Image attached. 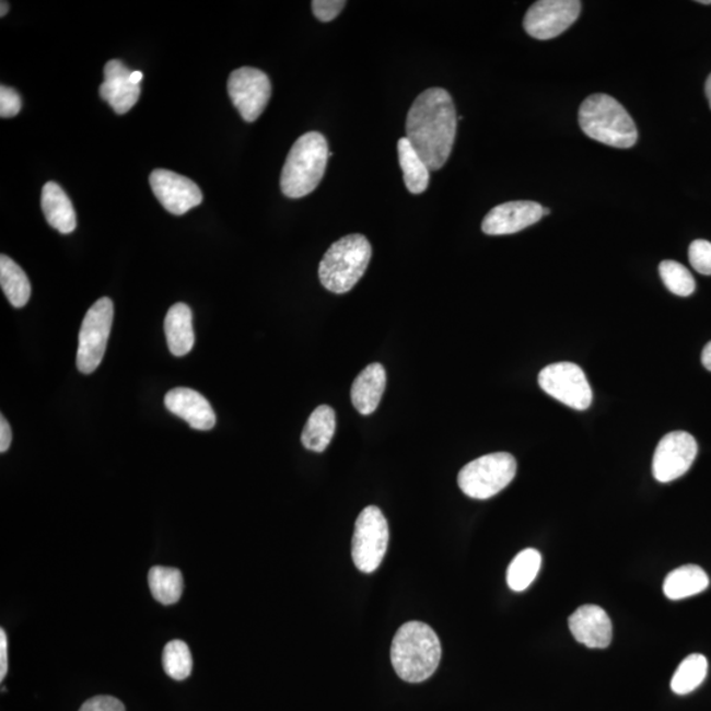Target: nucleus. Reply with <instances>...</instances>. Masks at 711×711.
I'll return each instance as SVG.
<instances>
[{"mask_svg":"<svg viewBox=\"0 0 711 711\" xmlns=\"http://www.w3.org/2000/svg\"><path fill=\"white\" fill-rule=\"evenodd\" d=\"M152 596L163 605L178 603L184 592V576L177 568L153 567L150 571Z\"/></svg>","mask_w":711,"mask_h":711,"instance_id":"393cba45","label":"nucleus"},{"mask_svg":"<svg viewBox=\"0 0 711 711\" xmlns=\"http://www.w3.org/2000/svg\"><path fill=\"white\" fill-rule=\"evenodd\" d=\"M386 371L378 363L368 365L353 381L351 399L361 416H371L377 410L386 389Z\"/></svg>","mask_w":711,"mask_h":711,"instance_id":"a211bd4d","label":"nucleus"},{"mask_svg":"<svg viewBox=\"0 0 711 711\" xmlns=\"http://www.w3.org/2000/svg\"><path fill=\"white\" fill-rule=\"evenodd\" d=\"M165 406L174 416L189 423L194 430L210 431L217 423V416L209 400L189 387H176L167 393Z\"/></svg>","mask_w":711,"mask_h":711,"instance_id":"dca6fc26","label":"nucleus"},{"mask_svg":"<svg viewBox=\"0 0 711 711\" xmlns=\"http://www.w3.org/2000/svg\"><path fill=\"white\" fill-rule=\"evenodd\" d=\"M163 665L166 675L174 680L183 681L193 671V657L189 645L183 640H172L165 645Z\"/></svg>","mask_w":711,"mask_h":711,"instance_id":"cd10ccee","label":"nucleus"},{"mask_svg":"<svg viewBox=\"0 0 711 711\" xmlns=\"http://www.w3.org/2000/svg\"><path fill=\"white\" fill-rule=\"evenodd\" d=\"M569 629L579 643L590 649L609 648L613 639L610 617L603 607L585 605L569 617Z\"/></svg>","mask_w":711,"mask_h":711,"instance_id":"2eb2a0df","label":"nucleus"},{"mask_svg":"<svg viewBox=\"0 0 711 711\" xmlns=\"http://www.w3.org/2000/svg\"><path fill=\"white\" fill-rule=\"evenodd\" d=\"M543 212H545V215H549V212H551V211H549L548 209H545V210H543Z\"/></svg>","mask_w":711,"mask_h":711,"instance_id":"a19ab883","label":"nucleus"},{"mask_svg":"<svg viewBox=\"0 0 711 711\" xmlns=\"http://www.w3.org/2000/svg\"><path fill=\"white\" fill-rule=\"evenodd\" d=\"M132 71L119 60H112L105 67V82L100 94L116 114H127L140 98L141 88L133 85Z\"/></svg>","mask_w":711,"mask_h":711,"instance_id":"f3484780","label":"nucleus"},{"mask_svg":"<svg viewBox=\"0 0 711 711\" xmlns=\"http://www.w3.org/2000/svg\"><path fill=\"white\" fill-rule=\"evenodd\" d=\"M541 555L534 548L515 556L508 569V585L514 592L526 591L534 583L540 571Z\"/></svg>","mask_w":711,"mask_h":711,"instance_id":"bb28decb","label":"nucleus"},{"mask_svg":"<svg viewBox=\"0 0 711 711\" xmlns=\"http://www.w3.org/2000/svg\"><path fill=\"white\" fill-rule=\"evenodd\" d=\"M9 643L5 631L0 630V680H4L9 672Z\"/></svg>","mask_w":711,"mask_h":711,"instance_id":"72a5a7b5","label":"nucleus"},{"mask_svg":"<svg viewBox=\"0 0 711 711\" xmlns=\"http://www.w3.org/2000/svg\"><path fill=\"white\" fill-rule=\"evenodd\" d=\"M698 452L696 439L685 431L665 435L657 444L652 471L658 482L677 480L693 465Z\"/></svg>","mask_w":711,"mask_h":711,"instance_id":"f8f14e48","label":"nucleus"},{"mask_svg":"<svg viewBox=\"0 0 711 711\" xmlns=\"http://www.w3.org/2000/svg\"><path fill=\"white\" fill-rule=\"evenodd\" d=\"M704 93H707L708 100H709V105L711 108V74L709 75V79L707 81V85H704Z\"/></svg>","mask_w":711,"mask_h":711,"instance_id":"4c0bfd02","label":"nucleus"},{"mask_svg":"<svg viewBox=\"0 0 711 711\" xmlns=\"http://www.w3.org/2000/svg\"><path fill=\"white\" fill-rule=\"evenodd\" d=\"M0 284L11 305L22 308L31 299V283L27 275L9 256H0Z\"/></svg>","mask_w":711,"mask_h":711,"instance_id":"b1692460","label":"nucleus"},{"mask_svg":"<svg viewBox=\"0 0 711 711\" xmlns=\"http://www.w3.org/2000/svg\"><path fill=\"white\" fill-rule=\"evenodd\" d=\"M392 664L407 683H423L435 674L442 658V644L429 625L412 620L397 631L392 643Z\"/></svg>","mask_w":711,"mask_h":711,"instance_id":"f03ea898","label":"nucleus"},{"mask_svg":"<svg viewBox=\"0 0 711 711\" xmlns=\"http://www.w3.org/2000/svg\"><path fill=\"white\" fill-rule=\"evenodd\" d=\"M144 79V74L141 73V71L136 70L132 71L131 80L133 82V85L140 86V82Z\"/></svg>","mask_w":711,"mask_h":711,"instance_id":"e433bc0d","label":"nucleus"},{"mask_svg":"<svg viewBox=\"0 0 711 711\" xmlns=\"http://www.w3.org/2000/svg\"><path fill=\"white\" fill-rule=\"evenodd\" d=\"M328 142L319 132H307L294 142L281 173L283 196L299 199L312 194L325 176Z\"/></svg>","mask_w":711,"mask_h":711,"instance_id":"7ed1b4c3","label":"nucleus"},{"mask_svg":"<svg viewBox=\"0 0 711 711\" xmlns=\"http://www.w3.org/2000/svg\"><path fill=\"white\" fill-rule=\"evenodd\" d=\"M150 184L154 196L173 215H184L202 202L203 194L191 179L166 170L153 171Z\"/></svg>","mask_w":711,"mask_h":711,"instance_id":"ddd939ff","label":"nucleus"},{"mask_svg":"<svg viewBox=\"0 0 711 711\" xmlns=\"http://www.w3.org/2000/svg\"><path fill=\"white\" fill-rule=\"evenodd\" d=\"M398 158L400 170L404 172L406 189L417 196L424 193L430 184L429 166L406 138L398 141Z\"/></svg>","mask_w":711,"mask_h":711,"instance_id":"5701e85b","label":"nucleus"},{"mask_svg":"<svg viewBox=\"0 0 711 711\" xmlns=\"http://www.w3.org/2000/svg\"><path fill=\"white\" fill-rule=\"evenodd\" d=\"M708 658L701 654L689 655L684 658L672 677L671 689L678 696L691 693L704 681L708 676Z\"/></svg>","mask_w":711,"mask_h":711,"instance_id":"a878e982","label":"nucleus"},{"mask_svg":"<svg viewBox=\"0 0 711 711\" xmlns=\"http://www.w3.org/2000/svg\"><path fill=\"white\" fill-rule=\"evenodd\" d=\"M114 320V303L101 299L94 303L82 322L77 351V368L83 374L96 371L105 358L109 334Z\"/></svg>","mask_w":711,"mask_h":711,"instance_id":"6e6552de","label":"nucleus"},{"mask_svg":"<svg viewBox=\"0 0 711 711\" xmlns=\"http://www.w3.org/2000/svg\"><path fill=\"white\" fill-rule=\"evenodd\" d=\"M389 545V526L377 506H368L356 521L352 559L359 571H377Z\"/></svg>","mask_w":711,"mask_h":711,"instance_id":"0eeeda50","label":"nucleus"},{"mask_svg":"<svg viewBox=\"0 0 711 711\" xmlns=\"http://www.w3.org/2000/svg\"><path fill=\"white\" fill-rule=\"evenodd\" d=\"M689 261L698 273L711 276V243L695 241L689 247Z\"/></svg>","mask_w":711,"mask_h":711,"instance_id":"c756f323","label":"nucleus"},{"mask_svg":"<svg viewBox=\"0 0 711 711\" xmlns=\"http://www.w3.org/2000/svg\"><path fill=\"white\" fill-rule=\"evenodd\" d=\"M371 258L372 245L365 236L354 234L341 237L322 258L320 283L335 294L351 292L365 275Z\"/></svg>","mask_w":711,"mask_h":711,"instance_id":"39448f33","label":"nucleus"},{"mask_svg":"<svg viewBox=\"0 0 711 711\" xmlns=\"http://www.w3.org/2000/svg\"><path fill=\"white\" fill-rule=\"evenodd\" d=\"M698 3H701V4H711V0H702V2H698Z\"/></svg>","mask_w":711,"mask_h":711,"instance_id":"ea45409f","label":"nucleus"},{"mask_svg":"<svg viewBox=\"0 0 711 711\" xmlns=\"http://www.w3.org/2000/svg\"><path fill=\"white\" fill-rule=\"evenodd\" d=\"M516 475V462L506 452L485 455L465 465L458 474V487L475 500H489L509 487Z\"/></svg>","mask_w":711,"mask_h":711,"instance_id":"423d86ee","label":"nucleus"},{"mask_svg":"<svg viewBox=\"0 0 711 711\" xmlns=\"http://www.w3.org/2000/svg\"><path fill=\"white\" fill-rule=\"evenodd\" d=\"M708 573L698 566H684L672 571L664 581L663 590L669 599L689 598L708 590Z\"/></svg>","mask_w":711,"mask_h":711,"instance_id":"412c9836","label":"nucleus"},{"mask_svg":"<svg viewBox=\"0 0 711 711\" xmlns=\"http://www.w3.org/2000/svg\"><path fill=\"white\" fill-rule=\"evenodd\" d=\"M702 364L709 372H711V341H709L707 347L703 348Z\"/></svg>","mask_w":711,"mask_h":711,"instance_id":"c9c22d12","label":"nucleus"},{"mask_svg":"<svg viewBox=\"0 0 711 711\" xmlns=\"http://www.w3.org/2000/svg\"><path fill=\"white\" fill-rule=\"evenodd\" d=\"M580 127L586 136L605 145L631 148L638 129L626 108L606 94H594L583 102L579 112Z\"/></svg>","mask_w":711,"mask_h":711,"instance_id":"20e7f679","label":"nucleus"},{"mask_svg":"<svg viewBox=\"0 0 711 711\" xmlns=\"http://www.w3.org/2000/svg\"><path fill=\"white\" fill-rule=\"evenodd\" d=\"M165 334L167 347L177 358L189 353L196 342L193 328L191 308L185 303H176L170 308L165 318Z\"/></svg>","mask_w":711,"mask_h":711,"instance_id":"aec40b11","label":"nucleus"},{"mask_svg":"<svg viewBox=\"0 0 711 711\" xmlns=\"http://www.w3.org/2000/svg\"><path fill=\"white\" fill-rule=\"evenodd\" d=\"M2 11H0V16H4L9 12V3L8 2H2Z\"/></svg>","mask_w":711,"mask_h":711,"instance_id":"58836bf2","label":"nucleus"},{"mask_svg":"<svg viewBox=\"0 0 711 711\" xmlns=\"http://www.w3.org/2000/svg\"><path fill=\"white\" fill-rule=\"evenodd\" d=\"M80 711H126V708L118 698L96 696L83 703Z\"/></svg>","mask_w":711,"mask_h":711,"instance_id":"473e14b6","label":"nucleus"},{"mask_svg":"<svg viewBox=\"0 0 711 711\" xmlns=\"http://www.w3.org/2000/svg\"><path fill=\"white\" fill-rule=\"evenodd\" d=\"M658 271H661L662 280L671 293L678 296H689L695 293V278L680 263L665 260L658 267Z\"/></svg>","mask_w":711,"mask_h":711,"instance_id":"c85d7f7f","label":"nucleus"},{"mask_svg":"<svg viewBox=\"0 0 711 711\" xmlns=\"http://www.w3.org/2000/svg\"><path fill=\"white\" fill-rule=\"evenodd\" d=\"M545 207L529 200H515L498 205L482 222L483 234L490 236L512 235L538 223L545 217Z\"/></svg>","mask_w":711,"mask_h":711,"instance_id":"4468645a","label":"nucleus"},{"mask_svg":"<svg viewBox=\"0 0 711 711\" xmlns=\"http://www.w3.org/2000/svg\"><path fill=\"white\" fill-rule=\"evenodd\" d=\"M22 100L14 89L9 86L0 88V116L12 118L21 113Z\"/></svg>","mask_w":711,"mask_h":711,"instance_id":"2f4dec72","label":"nucleus"},{"mask_svg":"<svg viewBox=\"0 0 711 711\" xmlns=\"http://www.w3.org/2000/svg\"><path fill=\"white\" fill-rule=\"evenodd\" d=\"M457 115L447 90L432 88L418 95L406 118V139L430 171L447 163L455 144Z\"/></svg>","mask_w":711,"mask_h":711,"instance_id":"f257e3e1","label":"nucleus"},{"mask_svg":"<svg viewBox=\"0 0 711 711\" xmlns=\"http://www.w3.org/2000/svg\"><path fill=\"white\" fill-rule=\"evenodd\" d=\"M336 431V416L333 407L322 405L310 416L302 432V444L308 451L325 452Z\"/></svg>","mask_w":711,"mask_h":711,"instance_id":"4be33fe9","label":"nucleus"},{"mask_svg":"<svg viewBox=\"0 0 711 711\" xmlns=\"http://www.w3.org/2000/svg\"><path fill=\"white\" fill-rule=\"evenodd\" d=\"M11 442H12L11 427L8 420H5V418L2 416L0 417V452H2V454L9 451Z\"/></svg>","mask_w":711,"mask_h":711,"instance_id":"f704fd0d","label":"nucleus"},{"mask_svg":"<svg viewBox=\"0 0 711 711\" xmlns=\"http://www.w3.org/2000/svg\"><path fill=\"white\" fill-rule=\"evenodd\" d=\"M580 12L578 0H540L527 11L523 27L538 40H551L564 34L578 21Z\"/></svg>","mask_w":711,"mask_h":711,"instance_id":"9b49d317","label":"nucleus"},{"mask_svg":"<svg viewBox=\"0 0 711 711\" xmlns=\"http://www.w3.org/2000/svg\"><path fill=\"white\" fill-rule=\"evenodd\" d=\"M346 4L347 2H342V0H314L312 9L318 21L328 23L338 18Z\"/></svg>","mask_w":711,"mask_h":711,"instance_id":"7c9ffc66","label":"nucleus"},{"mask_svg":"<svg viewBox=\"0 0 711 711\" xmlns=\"http://www.w3.org/2000/svg\"><path fill=\"white\" fill-rule=\"evenodd\" d=\"M42 209L47 222L63 235L71 234L77 228L73 203L56 183L45 184L42 191Z\"/></svg>","mask_w":711,"mask_h":711,"instance_id":"6ab92c4d","label":"nucleus"},{"mask_svg":"<svg viewBox=\"0 0 711 711\" xmlns=\"http://www.w3.org/2000/svg\"><path fill=\"white\" fill-rule=\"evenodd\" d=\"M539 385L549 396L571 409L584 411L593 403V392L585 373L573 363H558L539 373Z\"/></svg>","mask_w":711,"mask_h":711,"instance_id":"1a4fd4ad","label":"nucleus"},{"mask_svg":"<svg viewBox=\"0 0 711 711\" xmlns=\"http://www.w3.org/2000/svg\"><path fill=\"white\" fill-rule=\"evenodd\" d=\"M228 89L238 114L248 123L260 118L271 96L269 77L255 68L244 67L232 71Z\"/></svg>","mask_w":711,"mask_h":711,"instance_id":"9d476101","label":"nucleus"}]
</instances>
